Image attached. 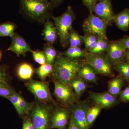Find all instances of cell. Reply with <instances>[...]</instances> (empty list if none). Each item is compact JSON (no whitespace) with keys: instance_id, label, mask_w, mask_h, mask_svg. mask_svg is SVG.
I'll return each mask as SVG.
<instances>
[{"instance_id":"6da1fadb","label":"cell","mask_w":129,"mask_h":129,"mask_svg":"<svg viewBox=\"0 0 129 129\" xmlns=\"http://www.w3.org/2000/svg\"><path fill=\"white\" fill-rule=\"evenodd\" d=\"M85 63V59H71L59 53L53 63L51 76L53 79L60 81L70 85Z\"/></svg>"},{"instance_id":"7a4b0ae2","label":"cell","mask_w":129,"mask_h":129,"mask_svg":"<svg viewBox=\"0 0 129 129\" xmlns=\"http://www.w3.org/2000/svg\"><path fill=\"white\" fill-rule=\"evenodd\" d=\"M20 11L30 22L44 24L51 17L55 8L49 0H19Z\"/></svg>"},{"instance_id":"3957f363","label":"cell","mask_w":129,"mask_h":129,"mask_svg":"<svg viewBox=\"0 0 129 129\" xmlns=\"http://www.w3.org/2000/svg\"><path fill=\"white\" fill-rule=\"evenodd\" d=\"M27 116L30 118L35 129H51V116L55 106L36 99Z\"/></svg>"},{"instance_id":"277c9868","label":"cell","mask_w":129,"mask_h":129,"mask_svg":"<svg viewBox=\"0 0 129 129\" xmlns=\"http://www.w3.org/2000/svg\"><path fill=\"white\" fill-rule=\"evenodd\" d=\"M51 18L54 21L61 46L66 47L68 44V39L70 32L73 28L72 24L75 19L73 7L69 6L66 11L61 16L56 17L52 16Z\"/></svg>"},{"instance_id":"5b68a950","label":"cell","mask_w":129,"mask_h":129,"mask_svg":"<svg viewBox=\"0 0 129 129\" xmlns=\"http://www.w3.org/2000/svg\"><path fill=\"white\" fill-rule=\"evenodd\" d=\"M49 81L35 80L31 79L24 85L27 89L34 96L36 99L44 103L57 105L49 88Z\"/></svg>"},{"instance_id":"8992f818","label":"cell","mask_w":129,"mask_h":129,"mask_svg":"<svg viewBox=\"0 0 129 129\" xmlns=\"http://www.w3.org/2000/svg\"><path fill=\"white\" fill-rule=\"evenodd\" d=\"M54 90L53 95L60 105L70 107L80 101L71 86L53 79Z\"/></svg>"},{"instance_id":"52a82bcc","label":"cell","mask_w":129,"mask_h":129,"mask_svg":"<svg viewBox=\"0 0 129 129\" xmlns=\"http://www.w3.org/2000/svg\"><path fill=\"white\" fill-rule=\"evenodd\" d=\"M84 59L86 63L91 66L97 74L113 76L112 65L109 60L107 54H95L89 52Z\"/></svg>"},{"instance_id":"ba28073f","label":"cell","mask_w":129,"mask_h":129,"mask_svg":"<svg viewBox=\"0 0 129 129\" xmlns=\"http://www.w3.org/2000/svg\"><path fill=\"white\" fill-rule=\"evenodd\" d=\"M108 25L101 19L92 13L90 14L83 22V28L86 34H93L108 39L106 35Z\"/></svg>"},{"instance_id":"9c48e42d","label":"cell","mask_w":129,"mask_h":129,"mask_svg":"<svg viewBox=\"0 0 129 129\" xmlns=\"http://www.w3.org/2000/svg\"><path fill=\"white\" fill-rule=\"evenodd\" d=\"M72 116L70 107L55 106L51 116V129H67Z\"/></svg>"},{"instance_id":"30bf717a","label":"cell","mask_w":129,"mask_h":129,"mask_svg":"<svg viewBox=\"0 0 129 129\" xmlns=\"http://www.w3.org/2000/svg\"><path fill=\"white\" fill-rule=\"evenodd\" d=\"M89 102L79 101L70 106L72 118L80 129H89L87 122V116L90 107Z\"/></svg>"},{"instance_id":"8fae6325","label":"cell","mask_w":129,"mask_h":129,"mask_svg":"<svg viewBox=\"0 0 129 129\" xmlns=\"http://www.w3.org/2000/svg\"><path fill=\"white\" fill-rule=\"evenodd\" d=\"M127 48L120 40L109 42L107 55L112 65L125 61V53Z\"/></svg>"},{"instance_id":"7c38bea8","label":"cell","mask_w":129,"mask_h":129,"mask_svg":"<svg viewBox=\"0 0 129 129\" xmlns=\"http://www.w3.org/2000/svg\"><path fill=\"white\" fill-rule=\"evenodd\" d=\"M93 12L108 25H112L114 23L115 14L111 0H99L94 7Z\"/></svg>"},{"instance_id":"4fadbf2b","label":"cell","mask_w":129,"mask_h":129,"mask_svg":"<svg viewBox=\"0 0 129 129\" xmlns=\"http://www.w3.org/2000/svg\"><path fill=\"white\" fill-rule=\"evenodd\" d=\"M89 98L95 104L103 109H108L117 105L120 101L117 98L113 96L108 92L98 93L89 91Z\"/></svg>"},{"instance_id":"5bb4252c","label":"cell","mask_w":129,"mask_h":129,"mask_svg":"<svg viewBox=\"0 0 129 129\" xmlns=\"http://www.w3.org/2000/svg\"><path fill=\"white\" fill-rule=\"evenodd\" d=\"M11 38V44L7 50L14 52L18 57L21 55L25 56L28 52L33 53L34 51L31 49L27 42L18 33L15 32Z\"/></svg>"},{"instance_id":"9a60e30c","label":"cell","mask_w":129,"mask_h":129,"mask_svg":"<svg viewBox=\"0 0 129 129\" xmlns=\"http://www.w3.org/2000/svg\"><path fill=\"white\" fill-rule=\"evenodd\" d=\"M7 99L14 106L19 116L23 117L28 115L34 104V102H28L21 94L16 92Z\"/></svg>"},{"instance_id":"2e32d148","label":"cell","mask_w":129,"mask_h":129,"mask_svg":"<svg viewBox=\"0 0 129 129\" xmlns=\"http://www.w3.org/2000/svg\"><path fill=\"white\" fill-rule=\"evenodd\" d=\"M44 24L42 34L44 36V40L47 43L53 45L56 41L58 36L55 27L50 19L47 21Z\"/></svg>"},{"instance_id":"e0dca14e","label":"cell","mask_w":129,"mask_h":129,"mask_svg":"<svg viewBox=\"0 0 129 129\" xmlns=\"http://www.w3.org/2000/svg\"><path fill=\"white\" fill-rule=\"evenodd\" d=\"M114 23L120 30L127 31L129 29V8H126L115 15Z\"/></svg>"},{"instance_id":"ac0fdd59","label":"cell","mask_w":129,"mask_h":129,"mask_svg":"<svg viewBox=\"0 0 129 129\" xmlns=\"http://www.w3.org/2000/svg\"><path fill=\"white\" fill-rule=\"evenodd\" d=\"M125 81L120 75L116 76L109 82L107 92L113 96L117 97L122 90Z\"/></svg>"},{"instance_id":"d6986e66","label":"cell","mask_w":129,"mask_h":129,"mask_svg":"<svg viewBox=\"0 0 129 129\" xmlns=\"http://www.w3.org/2000/svg\"><path fill=\"white\" fill-rule=\"evenodd\" d=\"M94 69L85 63L80 70L77 76L83 79L86 82L96 84L98 81Z\"/></svg>"},{"instance_id":"ffe728a7","label":"cell","mask_w":129,"mask_h":129,"mask_svg":"<svg viewBox=\"0 0 129 129\" xmlns=\"http://www.w3.org/2000/svg\"><path fill=\"white\" fill-rule=\"evenodd\" d=\"M85 81L77 76L70 84V86L74 90L76 96L80 100V97L86 90L88 85Z\"/></svg>"},{"instance_id":"44dd1931","label":"cell","mask_w":129,"mask_h":129,"mask_svg":"<svg viewBox=\"0 0 129 129\" xmlns=\"http://www.w3.org/2000/svg\"><path fill=\"white\" fill-rule=\"evenodd\" d=\"M88 52L82 50L79 47H70L61 53L62 55L71 59H80L85 58Z\"/></svg>"},{"instance_id":"7402d4cb","label":"cell","mask_w":129,"mask_h":129,"mask_svg":"<svg viewBox=\"0 0 129 129\" xmlns=\"http://www.w3.org/2000/svg\"><path fill=\"white\" fill-rule=\"evenodd\" d=\"M34 69L32 66L26 63H22L19 66L17 74L19 78L23 80H29L32 79Z\"/></svg>"},{"instance_id":"603a6c76","label":"cell","mask_w":129,"mask_h":129,"mask_svg":"<svg viewBox=\"0 0 129 129\" xmlns=\"http://www.w3.org/2000/svg\"><path fill=\"white\" fill-rule=\"evenodd\" d=\"M43 52L46 58V63L53 64L57 56V52L53 45L46 43L44 45Z\"/></svg>"},{"instance_id":"cb8c5ba5","label":"cell","mask_w":129,"mask_h":129,"mask_svg":"<svg viewBox=\"0 0 129 129\" xmlns=\"http://www.w3.org/2000/svg\"><path fill=\"white\" fill-rule=\"evenodd\" d=\"M17 27L15 23L7 22L0 24V37H11L14 34V30Z\"/></svg>"},{"instance_id":"d4e9b609","label":"cell","mask_w":129,"mask_h":129,"mask_svg":"<svg viewBox=\"0 0 129 129\" xmlns=\"http://www.w3.org/2000/svg\"><path fill=\"white\" fill-rule=\"evenodd\" d=\"M109 42L108 39L98 36L97 41L95 46L89 52L95 54H102L107 52Z\"/></svg>"},{"instance_id":"484cf974","label":"cell","mask_w":129,"mask_h":129,"mask_svg":"<svg viewBox=\"0 0 129 129\" xmlns=\"http://www.w3.org/2000/svg\"><path fill=\"white\" fill-rule=\"evenodd\" d=\"M83 43V37L72 28L70 32L68 43L71 47H80Z\"/></svg>"},{"instance_id":"4316f807","label":"cell","mask_w":129,"mask_h":129,"mask_svg":"<svg viewBox=\"0 0 129 129\" xmlns=\"http://www.w3.org/2000/svg\"><path fill=\"white\" fill-rule=\"evenodd\" d=\"M114 69L118 72L125 80L129 83V63L127 62L118 63L113 65Z\"/></svg>"},{"instance_id":"83f0119b","label":"cell","mask_w":129,"mask_h":129,"mask_svg":"<svg viewBox=\"0 0 129 129\" xmlns=\"http://www.w3.org/2000/svg\"><path fill=\"white\" fill-rule=\"evenodd\" d=\"M103 108L95 104L90 106L87 113V122L89 127H90L94 123Z\"/></svg>"},{"instance_id":"f1b7e54d","label":"cell","mask_w":129,"mask_h":129,"mask_svg":"<svg viewBox=\"0 0 129 129\" xmlns=\"http://www.w3.org/2000/svg\"><path fill=\"white\" fill-rule=\"evenodd\" d=\"M53 64L46 63L37 69L36 73L41 81H46L47 77L51 74L53 70Z\"/></svg>"},{"instance_id":"f546056e","label":"cell","mask_w":129,"mask_h":129,"mask_svg":"<svg viewBox=\"0 0 129 129\" xmlns=\"http://www.w3.org/2000/svg\"><path fill=\"white\" fill-rule=\"evenodd\" d=\"M82 37L85 47V50L89 52L95 46L97 41L98 36L93 34H86L84 36H82Z\"/></svg>"},{"instance_id":"4dcf8cb0","label":"cell","mask_w":129,"mask_h":129,"mask_svg":"<svg viewBox=\"0 0 129 129\" xmlns=\"http://www.w3.org/2000/svg\"><path fill=\"white\" fill-rule=\"evenodd\" d=\"M16 92L14 88L8 84L0 83V96L7 99Z\"/></svg>"},{"instance_id":"1f68e13d","label":"cell","mask_w":129,"mask_h":129,"mask_svg":"<svg viewBox=\"0 0 129 129\" xmlns=\"http://www.w3.org/2000/svg\"><path fill=\"white\" fill-rule=\"evenodd\" d=\"M11 80V77L7 66L0 65V83L9 84Z\"/></svg>"},{"instance_id":"d6a6232c","label":"cell","mask_w":129,"mask_h":129,"mask_svg":"<svg viewBox=\"0 0 129 129\" xmlns=\"http://www.w3.org/2000/svg\"><path fill=\"white\" fill-rule=\"evenodd\" d=\"M32 56L35 61L38 64L42 65L46 63V58L44 52L34 51L32 53Z\"/></svg>"},{"instance_id":"836d02e7","label":"cell","mask_w":129,"mask_h":129,"mask_svg":"<svg viewBox=\"0 0 129 129\" xmlns=\"http://www.w3.org/2000/svg\"><path fill=\"white\" fill-rule=\"evenodd\" d=\"M83 4L89 10L90 14L92 13L94 7L99 0H82Z\"/></svg>"},{"instance_id":"e575fe53","label":"cell","mask_w":129,"mask_h":129,"mask_svg":"<svg viewBox=\"0 0 129 129\" xmlns=\"http://www.w3.org/2000/svg\"><path fill=\"white\" fill-rule=\"evenodd\" d=\"M119 100L124 103L129 102V86L122 90L119 95Z\"/></svg>"},{"instance_id":"d590c367","label":"cell","mask_w":129,"mask_h":129,"mask_svg":"<svg viewBox=\"0 0 129 129\" xmlns=\"http://www.w3.org/2000/svg\"><path fill=\"white\" fill-rule=\"evenodd\" d=\"M22 129H35L30 118L27 115L23 117Z\"/></svg>"},{"instance_id":"8d00e7d4","label":"cell","mask_w":129,"mask_h":129,"mask_svg":"<svg viewBox=\"0 0 129 129\" xmlns=\"http://www.w3.org/2000/svg\"><path fill=\"white\" fill-rule=\"evenodd\" d=\"M68 129H80L75 123V122H74L72 117L69 123Z\"/></svg>"},{"instance_id":"74e56055","label":"cell","mask_w":129,"mask_h":129,"mask_svg":"<svg viewBox=\"0 0 129 129\" xmlns=\"http://www.w3.org/2000/svg\"><path fill=\"white\" fill-rule=\"evenodd\" d=\"M120 40L124 45L127 49L129 50V36H125Z\"/></svg>"},{"instance_id":"f35d334b","label":"cell","mask_w":129,"mask_h":129,"mask_svg":"<svg viewBox=\"0 0 129 129\" xmlns=\"http://www.w3.org/2000/svg\"><path fill=\"white\" fill-rule=\"evenodd\" d=\"M51 4L54 8L60 6L63 2V0H49Z\"/></svg>"},{"instance_id":"ab89813d","label":"cell","mask_w":129,"mask_h":129,"mask_svg":"<svg viewBox=\"0 0 129 129\" xmlns=\"http://www.w3.org/2000/svg\"><path fill=\"white\" fill-rule=\"evenodd\" d=\"M125 61L129 63V50H126L125 53Z\"/></svg>"},{"instance_id":"60d3db41","label":"cell","mask_w":129,"mask_h":129,"mask_svg":"<svg viewBox=\"0 0 129 129\" xmlns=\"http://www.w3.org/2000/svg\"><path fill=\"white\" fill-rule=\"evenodd\" d=\"M2 55V53L0 51V60H1V58Z\"/></svg>"}]
</instances>
